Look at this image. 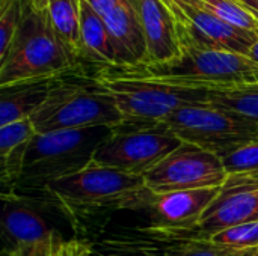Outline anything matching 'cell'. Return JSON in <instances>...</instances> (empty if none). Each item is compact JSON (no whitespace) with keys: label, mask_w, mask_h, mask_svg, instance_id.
I'll use <instances>...</instances> for the list:
<instances>
[{"label":"cell","mask_w":258,"mask_h":256,"mask_svg":"<svg viewBox=\"0 0 258 256\" xmlns=\"http://www.w3.org/2000/svg\"><path fill=\"white\" fill-rule=\"evenodd\" d=\"M209 103L243 116L258 125V83L228 91H212Z\"/></svg>","instance_id":"obj_20"},{"label":"cell","mask_w":258,"mask_h":256,"mask_svg":"<svg viewBox=\"0 0 258 256\" xmlns=\"http://www.w3.org/2000/svg\"><path fill=\"white\" fill-rule=\"evenodd\" d=\"M80 33L83 62L103 68H116V56L103 17L85 0H80Z\"/></svg>","instance_id":"obj_18"},{"label":"cell","mask_w":258,"mask_h":256,"mask_svg":"<svg viewBox=\"0 0 258 256\" xmlns=\"http://www.w3.org/2000/svg\"><path fill=\"white\" fill-rule=\"evenodd\" d=\"M251 222H258V174H228L195 237L209 240L224 229Z\"/></svg>","instance_id":"obj_13"},{"label":"cell","mask_w":258,"mask_h":256,"mask_svg":"<svg viewBox=\"0 0 258 256\" xmlns=\"http://www.w3.org/2000/svg\"><path fill=\"white\" fill-rule=\"evenodd\" d=\"M201 5L228 24L258 35V17L239 0H207Z\"/></svg>","instance_id":"obj_22"},{"label":"cell","mask_w":258,"mask_h":256,"mask_svg":"<svg viewBox=\"0 0 258 256\" xmlns=\"http://www.w3.org/2000/svg\"><path fill=\"white\" fill-rule=\"evenodd\" d=\"M163 122L181 142L200 146L221 158L258 139L257 124L212 103L181 107Z\"/></svg>","instance_id":"obj_8"},{"label":"cell","mask_w":258,"mask_h":256,"mask_svg":"<svg viewBox=\"0 0 258 256\" xmlns=\"http://www.w3.org/2000/svg\"><path fill=\"white\" fill-rule=\"evenodd\" d=\"M222 158L200 146L181 143L145 177V187L151 193L221 187L227 180Z\"/></svg>","instance_id":"obj_10"},{"label":"cell","mask_w":258,"mask_h":256,"mask_svg":"<svg viewBox=\"0 0 258 256\" xmlns=\"http://www.w3.org/2000/svg\"><path fill=\"white\" fill-rule=\"evenodd\" d=\"M201 2H207V0H201Z\"/></svg>","instance_id":"obj_34"},{"label":"cell","mask_w":258,"mask_h":256,"mask_svg":"<svg viewBox=\"0 0 258 256\" xmlns=\"http://www.w3.org/2000/svg\"><path fill=\"white\" fill-rule=\"evenodd\" d=\"M248 57L258 65V39L255 41V44L251 47V50H249V53H248Z\"/></svg>","instance_id":"obj_31"},{"label":"cell","mask_w":258,"mask_h":256,"mask_svg":"<svg viewBox=\"0 0 258 256\" xmlns=\"http://www.w3.org/2000/svg\"><path fill=\"white\" fill-rule=\"evenodd\" d=\"M166 3L175 17L180 41L248 56L258 39L255 33L237 29L206 9L200 0H166Z\"/></svg>","instance_id":"obj_11"},{"label":"cell","mask_w":258,"mask_h":256,"mask_svg":"<svg viewBox=\"0 0 258 256\" xmlns=\"http://www.w3.org/2000/svg\"><path fill=\"white\" fill-rule=\"evenodd\" d=\"M79 66L54 33L47 9L27 0L20 26L0 56V86L59 77Z\"/></svg>","instance_id":"obj_4"},{"label":"cell","mask_w":258,"mask_h":256,"mask_svg":"<svg viewBox=\"0 0 258 256\" xmlns=\"http://www.w3.org/2000/svg\"><path fill=\"white\" fill-rule=\"evenodd\" d=\"M145 193L144 177L95 164L53 181L44 192L71 223L118 210L138 211Z\"/></svg>","instance_id":"obj_1"},{"label":"cell","mask_w":258,"mask_h":256,"mask_svg":"<svg viewBox=\"0 0 258 256\" xmlns=\"http://www.w3.org/2000/svg\"><path fill=\"white\" fill-rule=\"evenodd\" d=\"M144 29L148 59L145 65L165 63L180 54L177 23L166 0H136L132 3Z\"/></svg>","instance_id":"obj_15"},{"label":"cell","mask_w":258,"mask_h":256,"mask_svg":"<svg viewBox=\"0 0 258 256\" xmlns=\"http://www.w3.org/2000/svg\"><path fill=\"white\" fill-rule=\"evenodd\" d=\"M257 250H236L213 243L207 238H197L195 234L187 235L174 243L166 256H255Z\"/></svg>","instance_id":"obj_21"},{"label":"cell","mask_w":258,"mask_h":256,"mask_svg":"<svg viewBox=\"0 0 258 256\" xmlns=\"http://www.w3.org/2000/svg\"><path fill=\"white\" fill-rule=\"evenodd\" d=\"M89 3L101 17H104L109 11H112L116 5H119L122 0H85Z\"/></svg>","instance_id":"obj_28"},{"label":"cell","mask_w":258,"mask_h":256,"mask_svg":"<svg viewBox=\"0 0 258 256\" xmlns=\"http://www.w3.org/2000/svg\"><path fill=\"white\" fill-rule=\"evenodd\" d=\"M219 193V187L151 193L147 190L138 211L147 214V223L163 232L197 234L200 222Z\"/></svg>","instance_id":"obj_12"},{"label":"cell","mask_w":258,"mask_h":256,"mask_svg":"<svg viewBox=\"0 0 258 256\" xmlns=\"http://www.w3.org/2000/svg\"><path fill=\"white\" fill-rule=\"evenodd\" d=\"M27 0H0V56H3L20 26Z\"/></svg>","instance_id":"obj_25"},{"label":"cell","mask_w":258,"mask_h":256,"mask_svg":"<svg viewBox=\"0 0 258 256\" xmlns=\"http://www.w3.org/2000/svg\"><path fill=\"white\" fill-rule=\"evenodd\" d=\"M33 3H35V6L36 8H39V9H47L48 8V5L53 2V0H32Z\"/></svg>","instance_id":"obj_32"},{"label":"cell","mask_w":258,"mask_h":256,"mask_svg":"<svg viewBox=\"0 0 258 256\" xmlns=\"http://www.w3.org/2000/svg\"><path fill=\"white\" fill-rule=\"evenodd\" d=\"M239 2L258 17V0H239Z\"/></svg>","instance_id":"obj_30"},{"label":"cell","mask_w":258,"mask_h":256,"mask_svg":"<svg viewBox=\"0 0 258 256\" xmlns=\"http://www.w3.org/2000/svg\"><path fill=\"white\" fill-rule=\"evenodd\" d=\"M65 74L54 78L48 98L30 118L36 133L116 127L124 122L113 97L97 75L70 78Z\"/></svg>","instance_id":"obj_5"},{"label":"cell","mask_w":258,"mask_h":256,"mask_svg":"<svg viewBox=\"0 0 258 256\" xmlns=\"http://www.w3.org/2000/svg\"><path fill=\"white\" fill-rule=\"evenodd\" d=\"M56 77L0 86V127L32 118L48 98Z\"/></svg>","instance_id":"obj_17"},{"label":"cell","mask_w":258,"mask_h":256,"mask_svg":"<svg viewBox=\"0 0 258 256\" xmlns=\"http://www.w3.org/2000/svg\"><path fill=\"white\" fill-rule=\"evenodd\" d=\"M116 56V68L133 69L147 63L148 50L139 17L130 3L122 0L103 17Z\"/></svg>","instance_id":"obj_16"},{"label":"cell","mask_w":258,"mask_h":256,"mask_svg":"<svg viewBox=\"0 0 258 256\" xmlns=\"http://www.w3.org/2000/svg\"><path fill=\"white\" fill-rule=\"evenodd\" d=\"M62 213L48 195L14 190L2 193V253L26 255L51 246L53 235L59 231L54 214Z\"/></svg>","instance_id":"obj_9"},{"label":"cell","mask_w":258,"mask_h":256,"mask_svg":"<svg viewBox=\"0 0 258 256\" xmlns=\"http://www.w3.org/2000/svg\"><path fill=\"white\" fill-rule=\"evenodd\" d=\"M255 256H258V249H257V255H255Z\"/></svg>","instance_id":"obj_35"},{"label":"cell","mask_w":258,"mask_h":256,"mask_svg":"<svg viewBox=\"0 0 258 256\" xmlns=\"http://www.w3.org/2000/svg\"><path fill=\"white\" fill-rule=\"evenodd\" d=\"M112 130L113 127H92L36 133L26 149L14 192L44 195L53 181L88 167Z\"/></svg>","instance_id":"obj_3"},{"label":"cell","mask_w":258,"mask_h":256,"mask_svg":"<svg viewBox=\"0 0 258 256\" xmlns=\"http://www.w3.org/2000/svg\"><path fill=\"white\" fill-rule=\"evenodd\" d=\"M67 238H63V235L60 234V231H57L53 235V247H51V256H62V246L63 241Z\"/></svg>","instance_id":"obj_29"},{"label":"cell","mask_w":258,"mask_h":256,"mask_svg":"<svg viewBox=\"0 0 258 256\" xmlns=\"http://www.w3.org/2000/svg\"><path fill=\"white\" fill-rule=\"evenodd\" d=\"M192 235V234H189ZM187 235L163 232L150 223L103 231L89 241V256H166L169 247Z\"/></svg>","instance_id":"obj_14"},{"label":"cell","mask_w":258,"mask_h":256,"mask_svg":"<svg viewBox=\"0 0 258 256\" xmlns=\"http://www.w3.org/2000/svg\"><path fill=\"white\" fill-rule=\"evenodd\" d=\"M122 71L174 86L210 92L258 83V65L248 56L203 48L187 41H180V54L174 60Z\"/></svg>","instance_id":"obj_2"},{"label":"cell","mask_w":258,"mask_h":256,"mask_svg":"<svg viewBox=\"0 0 258 256\" xmlns=\"http://www.w3.org/2000/svg\"><path fill=\"white\" fill-rule=\"evenodd\" d=\"M213 243L236 249V250H257L258 249V222L237 225L215 234Z\"/></svg>","instance_id":"obj_23"},{"label":"cell","mask_w":258,"mask_h":256,"mask_svg":"<svg viewBox=\"0 0 258 256\" xmlns=\"http://www.w3.org/2000/svg\"><path fill=\"white\" fill-rule=\"evenodd\" d=\"M227 174H258V139L222 157Z\"/></svg>","instance_id":"obj_26"},{"label":"cell","mask_w":258,"mask_h":256,"mask_svg":"<svg viewBox=\"0 0 258 256\" xmlns=\"http://www.w3.org/2000/svg\"><path fill=\"white\" fill-rule=\"evenodd\" d=\"M56 36L79 65L83 62L80 33V0H53L47 8Z\"/></svg>","instance_id":"obj_19"},{"label":"cell","mask_w":258,"mask_h":256,"mask_svg":"<svg viewBox=\"0 0 258 256\" xmlns=\"http://www.w3.org/2000/svg\"><path fill=\"white\" fill-rule=\"evenodd\" d=\"M62 256H89V241L85 238H68L63 241Z\"/></svg>","instance_id":"obj_27"},{"label":"cell","mask_w":258,"mask_h":256,"mask_svg":"<svg viewBox=\"0 0 258 256\" xmlns=\"http://www.w3.org/2000/svg\"><path fill=\"white\" fill-rule=\"evenodd\" d=\"M97 78L113 97L124 122H163L175 110L209 103L210 97V91L174 86L109 66L101 68Z\"/></svg>","instance_id":"obj_6"},{"label":"cell","mask_w":258,"mask_h":256,"mask_svg":"<svg viewBox=\"0 0 258 256\" xmlns=\"http://www.w3.org/2000/svg\"><path fill=\"white\" fill-rule=\"evenodd\" d=\"M35 134H36V130L30 118L2 125L0 127V158L6 157L8 154H11L12 151L18 148L27 146L30 140L35 137Z\"/></svg>","instance_id":"obj_24"},{"label":"cell","mask_w":258,"mask_h":256,"mask_svg":"<svg viewBox=\"0 0 258 256\" xmlns=\"http://www.w3.org/2000/svg\"><path fill=\"white\" fill-rule=\"evenodd\" d=\"M181 143V139L165 122H122L113 127L91 164L145 177Z\"/></svg>","instance_id":"obj_7"},{"label":"cell","mask_w":258,"mask_h":256,"mask_svg":"<svg viewBox=\"0 0 258 256\" xmlns=\"http://www.w3.org/2000/svg\"><path fill=\"white\" fill-rule=\"evenodd\" d=\"M135 2H136V0H130V3H135Z\"/></svg>","instance_id":"obj_33"}]
</instances>
